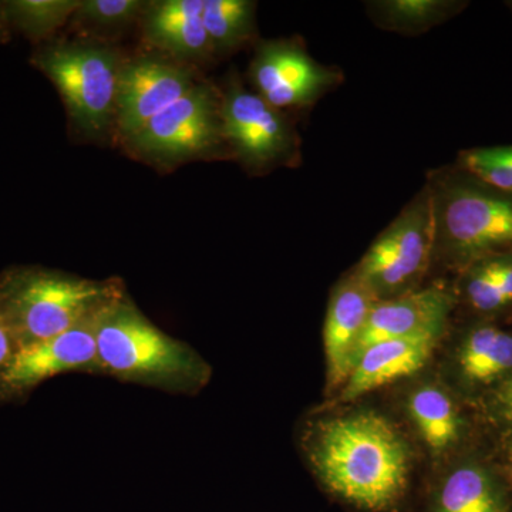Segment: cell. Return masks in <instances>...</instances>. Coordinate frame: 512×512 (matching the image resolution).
<instances>
[{"mask_svg":"<svg viewBox=\"0 0 512 512\" xmlns=\"http://www.w3.org/2000/svg\"><path fill=\"white\" fill-rule=\"evenodd\" d=\"M205 0H165L156 3L146 19V35L153 45L183 57L211 55L204 25Z\"/></svg>","mask_w":512,"mask_h":512,"instance_id":"cell-18","label":"cell"},{"mask_svg":"<svg viewBox=\"0 0 512 512\" xmlns=\"http://www.w3.org/2000/svg\"><path fill=\"white\" fill-rule=\"evenodd\" d=\"M80 3L77 0H22L5 6L9 18L32 37L49 35L60 28Z\"/></svg>","mask_w":512,"mask_h":512,"instance_id":"cell-21","label":"cell"},{"mask_svg":"<svg viewBox=\"0 0 512 512\" xmlns=\"http://www.w3.org/2000/svg\"><path fill=\"white\" fill-rule=\"evenodd\" d=\"M299 447L320 490L345 510H409L421 454L394 414L362 402L316 407Z\"/></svg>","mask_w":512,"mask_h":512,"instance_id":"cell-1","label":"cell"},{"mask_svg":"<svg viewBox=\"0 0 512 512\" xmlns=\"http://www.w3.org/2000/svg\"><path fill=\"white\" fill-rule=\"evenodd\" d=\"M249 76L255 93L281 111L311 107L343 83L342 70L313 59L298 39L261 43Z\"/></svg>","mask_w":512,"mask_h":512,"instance_id":"cell-12","label":"cell"},{"mask_svg":"<svg viewBox=\"0 0 512 512\" xmlns=\"http://www.w3.org/2000/svg\"><path fill=\"white\" fill-rule=\"evenodd\" d=\"M448 330L383 340L369 346L357 357L339 392L320 404V409L360 402L375 390L420 375L437 357Z\"/></svg>","mask_w":512,"mask_h":512,"instance_id":"cell-14","label":"cell"},{"mask_svg":"<svg viewBox=\"0 0 512 512\" xmlns=\"http://www.w3.org/2000/svg\"><path fill=\"white\" fill-rule=\"evenodd\" d=\"M33 64L52 80L76 126L90 136L106 131L116 114L121 67L113 50L93 46H50Z\"/></svg>","mask_w":512,"mask_h":512,"instance_id":"cell-7","label":"cell"},{"mask_svg":"<svg viewBox=\"0 0 512 512\" xmlns=\"http://www.w3.org/2000/svg\"><path fill=\"white\" fill-rule=\"evenodd\" d=\"M204 25L212 52H232L255 36V3L248 0H205Z\"/></svg>","mask_w":512,"mask_h":512,"instance_id":"cell-20","label":"cell"},{"mask_svg":"<svg viewBox=\"0 0 512 512\" xmlns=\"http://www.w3.org/2000/svg\"><path fill=\"white\" fill-rule=\"evenodd\" d=\"M426 372L397 387L393 414L433 470L493 440L477 407L458 396L437 373Z\"/></svg>","mask_w":512,"mask_h":512,"instance_id":"cell-5","label":"cell"},{"mask_svg":"<svg viewBox=\"0 0 512 512\" xmlns=\"http://www.w3.org/2000/svg\"><path fill=\"white\" fill-rule=\"evenodd\" d=\"M221 117L225 144L248 170L262 173L298 163L301 138L284 111L249 92L238 79L222 93Z\"/></svg>","mask_w":512,"mask_h":512,"instance_id":"cell-9","label":"cell"},{"mask_svg":"<svg viewBox=\"0 0 512 512\" xmlns=\"http://www.w3.org/2000/svg\"><path fill=\"white\" fill-rule=\"evenodd\" d=\"M109 306L55 338L16 350L0 376V403L20 402L56 376L99 373L97 329Z\"/></svg>","mask_w":512,"mask_h":512,"instance_id":"cell-13","label":"cell"},{"mask_svg":"<svg viewBox=\"0 0 512 512\" xmlns=\"http://www.w3.org/2000/svg\"><path fill=\"white\" fill-rule=\"evenodd\" d=\"M377 302L375 293L355 268L349 269L330 291L323 325L325 400L332 399L348 379L359 340Z\"/></svg>","mask_w":512,"mask_h":512,"instance_id":"cell-15","label":"cell"},{"mask_svg":"<svg viewBox=\"0 0 512 512\" xmlns=\"http://www.w3.org/2000/svg\"><path fill=\"white\" fill-rule=\"evenodd\" d=\"M433 248V208L429 188L424 184L353 268L377 301H387L423 286L431 274Z\"/></svg>","mask_w":512,"mask_h":512,"instance_id":"cell-6","label":"cell"},{"mask_svg":"<svg viewBox=\"0 0 512 512\" xmlns=\"http://www.w3.org/2000/svg\"><path fill=\"white\" fill-rule=\"evenodd\" d=\"M497 262L498 284H500L501 298L512 312V252L510 254L494 256Z\"/></svg>","mask_w":512,"mask_h":512,"instance_id":"cell-25","label":"cell"},{"mask_svg":"<svg viewBox=\"0 0 512 512\" xmlns=\"http://www.w3.org/2000/svg\"><path fill=\"white\" fill-rule=\"evenodd\" d=\"M146 3L138 0H86L77 15L97 26H119L140 15Z\"/></svg>","mask_w":512,"mask_h":512,"instance_id":"cell-24","label":"cell"},{"mask_svg":"<svg viewBox=\"0 0 512 512\" xmlns=\"http://www.w3.org/2000/svg\"><path fill=\"white\" fill-rule=\"evenodd\" d=\"M407 512H512V488L494 441L429 470Z\"/></svg>","mask_w":512,"mask_h":512,"instance_id":"cell-8","label":"cell"},{"mask_svg":"<svg viewBox=\"0 0 512 512\" xmlns=\"http://www.w3.org/2000/svg\"><path fill=\"white\" fill-rule=\"evenodd\" d=\"M426 185L434 221L431 274L456 278L474 262L512 252V194L457 164L431 170Z\"/></svg>","mask_w":512,"mask_h":512,"instance_id":"cell-2","label":"cell"},{"mask_svg":"<svg viewBox=\"0 0 512 512\" xmlns=\"http://www.w3.org/2000/svg\"><path fill=\"white\" fill-rule=\"evenodd\" d=\"M194 86L190 70L177 64L151 59L123 64L114 114L120 136L127 141L136 136Z\"/></svg>","mask_w":512,"mask_h":512,"instance_id":"cell-17","label":"cell"},{"mask_svg":"<svg viewBox=\"0 0 512 512\" xmlns=\"http://www.w3.org/2000/svg\"><path fill=\"white\" fill-rule=\"evenodd\" d=\"M478 412L497 446L512 444V377L478 404Z\"/></svg>","mask_w":512,"mask_h":512,"instance_id":"cell-23","label":"cell"},{"mask_svg":"<svg viewBox=\"0 0 512 512\" xmlns=\"http://www.w3.org/2000/svg\"><path fill=\"white\" fill-rule=\"evenodd\" d=\"M120 279L79 276L19 266L0 276V318L18 349L55 338L123 296Z\"/></svg>","mask_w":512,"mask_h":512,"instance_id":"cell-4","label":"cell"},{"mask_svg":"<svg viewBox=\"0 0 512 512\" xmlns=\"http://www.w3.org/2000/svg\"><path fill=\"white\" fill-rule=\"evenodd\" d=\"M437 356V375L478 407L512 377V332L494 320L464 318L458 328L451 325Z\"/></svg>","mask_w":512,"mask_h":512,"instance_id":"cell-10","label":"cell"},{"mask_svg":"<svg viewBox=\"0 0 512 512\" xmlns=\"http://www.w3.org/2000/svg\"><path fill=\"white\" fill-rule=\"evenodd\" d=\"M456 164L485 184L512 194V146L468 148L458 154Z\"/></svg>","mask_w":512,"mask_h":512,"instance_id":"cell-22","label":"cell"},{"mask_svg":"<svg viewBox=\"0 0 512 512\" xmlns=\"http://www.w3.org/2000/svg\"><path fill=\"white\" fill-rule=\"evenodd\" d=\"M97 362L99 375L188 396L202 392L212 377L197 350L154 325L127 293L101 316Z\"/></svg>","mask_w":512,"mask_h":512,"instance_id":"cell-3","label":"cell"},{"mask_svg":"<svg viewBox=\"0 0 512 512\" xmlns=\"http://www.w3.org/2000/svg\"><path fill=\"white\" fill-rule=\"evenodd\" d=\"M16 350H18V346H16L15 339L10 335L8 326L5 325L3 319L0 318V376L5 372Z\"/></svg>","mask_w":512,"mask_h":512,"instance_id":"cell-26","label":"cell"},{"mask_svg":"<svg viewBox=\"0 0 512 512\" xmlns=\"http://www.w3.org/2000/svg\"><path fill=\"white\" fill-rule=\"evenodd\" d=\"M507 6H508V9H510L511 13H512V2H507Z\"/></svg>","mask_w":512,"mask_h":512,"instance_id":"cell-28","label":"cell"},{"mask_svg":"<svg viewBox=\"0 0 512 512\" xmlns=\"http://www.w3.org/2000/svg\"><path fill=\"white\" fill-rule=\"evenodd\" d=\"M467 6L460 0H377L367 2L366 10L377 28L416 36L456 18Z\"/></svg>","mask_w":512,"mask_h":512,"instance_id":"cell-19","label":"cell"},{"mask_svg":"<svg viewBox=\"0 0 512 512\" xmlns=\"http://www.w3.org/2000/svg\"><path fill=\"white\" fill-rule=\"evenodd\" d=\"M221 104L222 93L215 87L195 83L190 92L157 114L128 143L138 154L157 160L207 153L225 143Z\"/></svg>","mask_w":512,"mask_h":512,"instance_id":"cell-11","label":"cell"},{"mask_svg":"<svg viewBox=\"0 0 512 512\" xmlns=\"http://www.w3.org/2000/svg\"><path fill=\"white\" fill-rule=\"evenodd\" d=\"M495 447H497L498 458H500L504 476L512 488V444H507V446H497L495 444Z\"/></svg>","mask_w":512,"mask_h":512,"instance_id":"cell-27","label":"cell"},{"mask_svg":"<svg viewBox=\"0 0 512 512\" xmlns=\"http://www.w3.org/2000/svg\"><path fill=\"white\" fill-rule=\"evenodd\" d=\"M456 312V291L453 281L447 278H436V281L416 291L379 301L370 313L359 340L355 362L363 350L383 340L447 332L453 325Z\"/></svg>","mask_w":512,"mask_h":512,"instance_id":"cell-16","label":"cell"}]
</instances>
